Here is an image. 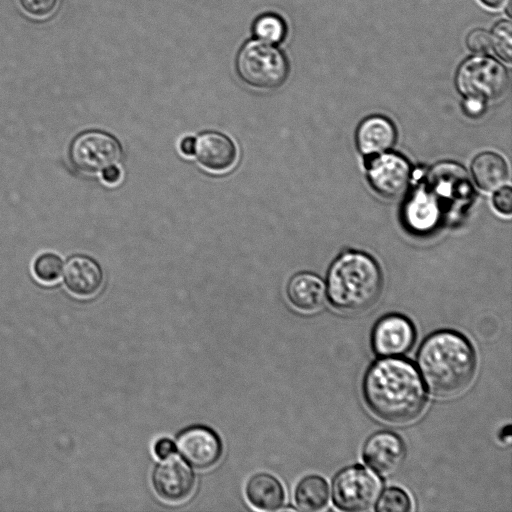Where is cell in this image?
Returning <instances> with one entry per match:
<instances>
[{
    "label": "cell",
    "mask_w": 512,
    "mask_h": 512,
    "mask_svg": "<svg viewBox=\"0 0 512 512\" xmlns=\"http://www.w3.org/2000/svg\"><path fill=\"white\" fill-rule=\"evenodd\" d=\"M363 395L370 410L383 421L406 424L423 411L426 391L412 362L399 357H382L366 371Z\"/></svg>",
    "instance_id": "1"
},
{
    "label": "cell",
    "mask_w": 512,
    "mask_h": 512,
    "mask_svg": "<svg viewBox=\"0 0 512 512\" xmlns=\"http://www.w3.org/2000/svg\"><path fill=\"white\" fill-rule=\"evenodd\" d=\"M417 367L431 393L448 397L469 386L476 369V356L465 336L453 330H439L419 347Z\"/></svg>",
    "instance_id": "2"
},
{
    "label": "cell",
    "mask_w": 512,
    "mask_h": 512,
    "mask_svg": "<svg viewBox=\"0 0 512 512\" xmlns=\"http://www.w3.org/2000/svg\"><path fill=\"white\" fill-rule=\"evenodd\" d=\"M377 262L359 251H346L331 264L327 274V296L335 308L358 312L369 308L382 289Z\"/></svg>",
    "instance_id": "3"
},
{
    "label": "cell",
    "mask_w": 512,
    "mask_h": 512,
    "mask_svg": "<svg viewBox=\"0 0 512 512\" xmlns=\"http://www.w3.org/2000/svg\"><path fill=\"white\" fill-rule=\"evenodd\" d=\"M236 69L247 85L272 90L281 87L289 75V63L285 55L272 44L250 41L238 53Z\"/></svg>",
    "instance_id": "4"
},
{
    "label": "cell",
    "mask_w": 512,
    "mask_h": 512,
    "mask_svg": "<svg viewBox=\"0 0 512 512\" xmlns=\"http://www.w3.org/2000/svg\"><path fill=\"white\" fill-rule=\"evenodd\" d=\"M455 84L464 97L484 102L502 97L509 86V74L505 67L489 56H474L459 66Z\"/></svg>",
    "instance_id": "5"
},
{
    "label": "cell",
    "mask_w": 512,
    "mask_h": 512,
    "mask_svg": "<svg viewBox=\"0 0 512 512\" xmlns=\"http://www.w3.org/2000/svg\"><path fill=\"white\" fill-rule=\"evenodd\" d=\"M381 481L361 465L341 470L332 482L334 505L344 511H363L371 508L381 493Z\"/></svg>",
    "instance_id": "6"
},
{
    "label": "cell",
    "mask_w": 512,
    "mask_h": 512,
    "mask_svg": "<svg viewBox=\"0 0 512 512\" xmlns=\"http://www.w3.org/2000/svg\"><path fill=\"white\" fill-rule=\"evenodd\" d=\"M69 156L78 171L95 174L120 161L122 146L119 140L108 132L88 130L73 139Z\"/></svg>",
    "instance_id": "7"
},
{
    "label": "cell",
    "mask_w": 512,
    "mask_h": 512,
    "mask_svg": "<svg viewBox=\"0 0 512 512\" xmlns=\"http://www.w3.org/2000/svg\"><path fill=\"white\" fill-rule=\"evenodd\" d=\"M368 158L367 178L372 188L388 199L401 196L411 175L408 161L399 154L385 152Z\"/></svg>",
    "instance_id": "8"
},
{
    "label": "cell",
    "mask_w": 512,
    "mask_h": 512,
    "mask_svg": "<svg viewBox=\"0 0 512 512\" xmlns=\"http://www.w3.org/2000/svg\"><path fill=\"white\" fill-rule=\"evenodd\" d=\"M176 448L184 461L197 469H206L216 464L223 451L219 435L204 425L183 429L177 436Z\"/></svg>",
    "instance_id": "9"
},
{
    "label": "cell",
    "mask_w": 512,
    "mask_h": 512,
    "mask_svg": "<svg viewBox=\"0 0 512 512\" xmlns=\"http://www.w3.org/2000/svg\"><path fill=\"white\" fill-rule=\"evenodd\" d=\"M415 337V327L407 317L389 314L375 324L371 345L380 357H399L411 349Z\"/></svg>",
    "instance_id": "10"
},
{
    "label": "cell",
    "mask_w": 512,
    "mask_h": 512,
    "mask_svg": "<svg viewBox=\"0 0 512 512\" xmlns=\"http://www.w3.org/2000/svg\"><path fill=\"white\" fill-rule=\"evenodd\" d=\"M406 447L399 435L391 431H378L364 444L363 459L376 474L394 475L403 465Z\"/></svg>",
    "instance_id": "11"
},
{
    "label": "cell",
    "mask_w": 512,
    "mask_h": 512,
    "mask_svg": "<svg viewBox=\"0 0 512 512\" xmlns=\"http://www.w3.org/2000/svg\"><path fill=\"white\" fill-rule=\"evenodd\" d=\"M151 483L163 500L180 502L192 493L195 475L185 462L176 457H168L154 466Z\"/></svg>",
    "instance_id": "12"
},
{
    "label": "cell",
    "mask_w": 512,
    "mask_h": 512,
    "mask_svg": "<svg viewBox=\"0 0 512 512\" xmlns=\"http://www.w3.org/2000/svg\"><path fill=\"white\" fill-rule=\"evenodd\" d=\"M199 164L214 172L233 167L238 151L233 140L218 131H205L195 138V152Z\"/></svg>",
    "instance_id": "13"
},
{
    "label": "cell",
    "mask_w": 512,
    "mask_h": 512,
    "mask_svg": "<svg viewBox=\"0 0 512 512\" xmlns=\"http://www.w3.org/2000/svg\"><path fill=\"white\" fill-rule=\"evenodd\" d=\"M67 289L79 297L95 295L103 284V270L91 257L76 255L68 260L64 269Z\"/></svg>",
    "instance_id": "14"
},
{
    "label": "cell",
    "mask_w": 512,
    "mask_h": 512,
    "mask_svg": "<svg viewBox=\"0 0 512 512\" xmlns=\"http://www.w3.org/2000/svg\"><path fill=\"white\" fill-rule=\"evenodd\" d=\"M355 138L358 150L369 157L392 148L396 142L397 132L388 118L373 115L359 124Z\"/></svg>",
    "instance_id": "15"
},
{
    "label": "cell",
    "mask_w": 512,
    "mask_h": 512,
    "mask_svg": "<svg viewBox=\"0 0 512 512\" xmlns=\"http://www.w3.org/2000/svg\"><path fill=\"white\" fill-rule=\"evenodd\" d=\"M286 295L295 308L311 313L323 307L326 300V287L317 275L300 272L289 279Z\"/></svg>",
    "instance_id": "16"
},
{
    "label": "cell",
    "mask_w": 512,
    "mask_h": 512,
    "mask_svg": "<svg viewBox=\"0 0 512 512\" xmlns=\"http://www.w3.org/2000/svg\"><path fill=\"white\" fill-rule=\"evenodd\" d=\"M245 495L253 507L263 511L278 510L285 501L283 485L267 472L255 473L247 480Z\"/></svg>",
    "instance_id": "17"
},
{
    "label": "cell",
    "mask_w": 512,
    "mask_h": 512,
    "mask_svg": "<svg viewBox=\"0 0 512 512\" xmlns=\"http://www.w3.org/2000/svg\"><path fill=\"white\" fill-rule=\"evenodd\" d=\"M440 205L438 197L429 187L416 190L404 208L407 225L418 232L433 228L439 220Z\"/></svg>",
    "instance_id": "18"
},
{
    "label": "cell",
    "mask_w": 512,
    "mask_h": 512,
    "mask_svg": "<svg viewBox=\"0 0 512 512\" xmlns=\"http://www.w3.org/2000/svg\"><path fill=\"white\" fill-rule=\"evenodd\" d=\"M471 171L475 183L484 191H495L502 187L508 175L505 160L493 152L477 155L471 164Z\"/></svg>",
    "instance_id": "19"
},
{
    "label": "cell",
    "mask_w": 512,
    "mask_h": 512,
    "mask_svg": "<svg viewBox=\"0 0 512 512\" xmlns=\"http://www.w3.org/2000/svg\"><path fill=\"white\" fill-rule=\"evenodd\" d=\"M330 497L327 482L318 475H309L300 480L294 491L296 506L302 511L324 509Z\"/></svg>",
    "instance_id": "20"
},
{
    "label": "cell",
    "mask_w": 512,
    "mask_h": 512,
    "mask_svg": "<svg viewBox=\"0 0 512 512\" xmlns=\"http://www.w3.org/2000/svg\"><path fill=\"white\" fill-rule=\"evenodd\" d=\"M254 35L269 44L281 43L287 34L285 21L276 14H264L257 18L253 26Z\"/></svg>",
    "instance_id": "21"
},
{
    "label": "cell",
    "mask_w": 512,
    "mask_h": 512,
    "mask_svg": "<svg viewBox=\"0 0 512 512\" xmlns=\"http://www.w3.org/2000/svg\"><path fill=\"white\" fill-rule=\"evenodd\" d=\"M491 46L496 55L511 63L512 60V26L509 20H501L496 23L490 34Z\"/></svg>",
    "instance_id": "22"
},
{
    "label": "cell",
    "mask_w": 512,
    "mask_h": 512,
    "mask_svg": "<svg viewBox=\"0 0 512 512\" xmlns=\"http://www.w3.org/2000/svg\"><path fill=\"white\" fill-rule=\"evenodd\" d=\"M375 510L379 512H408L411 500L408 494L398 487H389L379 495Z\"/></svg>",
    "instance_id": "23"
},
{
    "label": "cell",
    "mask_w": 512,
    "mask_h": 512,
    "mask_svg": "<svg viewBox=\"0 0 512 512\" xmlns=\"http://www.w3.org/2000/svg\"><path fill=\"white\" fill-rule=\"evenodd\" d=\"M64 265L59 256L53 253H44L36 258L33 264L35 277L43 283H52L59 279Z\"/></svg>",
    "instance_id": "24"
},
{
    "label": "cell",
    "mask_w": 512,
    "mask_h": 512,
    "mask_svg": "<svg viewBox=\"0 0 512 512\" xmlns=\"http://www.w3.org/2000/svg\"><path fill=\"white\" fill-rule=\"evenodd\" d=\"M22 9L31 17L43 19L56 9L57 0H19Z\"/></svg>",
    "instance_id": "25"
},
{
    "label": "cell",
    "mask_w": 512,
    "mask_h": 512,
    "mask_svg": "<svg viewBox=\"0 0 512 512\" xmlns=\"http://www.w3.org/2000/svg\"><path fill=\"white\" fill-rule=\"evenodd\" d=\"M466 44L470 51L483 54L491 46L490 33L484 29H474L466 37Z\"/></svg>",
    "instance_id": "26"
},
{
    "label": "cell",
    "mask_w": 512,
    "mask_h": 512,
    "mask_svg": "<svg viewBox=\"0 0 512 512\" xmlns=\"http://www.w3.org/2000/svg\"><path fill=\"white\" fill-rule=\"evenodd\" d=\"M492 203L494 208L502 215L509 216L512 212V191L509 186H502L495 190Z\"/></svg>",
    "instance_id": "27"
},
{
    "label": "cell",
    "mask_w": 512,
    "mask_h": 512,
    "mask_svg": "<svg viewBox=\"0 0 512 512\" xmlns=\"http://www.w3.org/2000/svg\"><path fill=\"white\" fill-rule=\"evenodd\" d=\"M176 450L175 442L167 437L158 439L153 446L154 454L161 460L173 456Z\"/></svg>",
    "instance_id": "28"
},
{
    "label": "cell",
    "mask_w": 512,
    "mask_h": 512,
    "mask_svg": "<svg viewBox=\"0 0 512 512\" xmlns=\"http://www.w3.org/2000/svg\"><path fill=\"white\" fill-rule=\"evenodd\" d=\"M485 108V102L477 99L465 97L463 101V110L469 116H479Z\"/></svg>",
    "instance_id": "29"
},
{
    "label": "cell",
    "mask_w": 512,
    "mask_h": 512,
    "mask_svg": "<svg viewBox=\"0 0 512 512\" xmlns=\"http://www.w3.org/2000/svg\"><path fill=\"white\" fill-rule=\"evenodd\" d=\"M101 174L103 181L107 184H116L121 179V170L116 165L105 168Z\"/></svg>",
    "instance_id": "30"
},
{
    "label": "cell",
    "mask_w": 512,
    "mask_h": 512,
    "mask_svg": "<svg viewBox=\"0 0 512 512\" xmlns=\"http://www.w3.org/2000/svg\"><path fill=\"white\" fill-rule=\"evenodd\" d=\"M180 151L186 155H194L195 152V138L191 136L184 137L180 142Z\"/></svg>",
    "instance_id": "31"
},
{
    "label": "cell",
    "mask_w": 512,
    "mask_h": 512,
    "mask_svg": "<svg viewBox=\"0 0 512 512\" xmlns=\"http://www.w3.org/2000/svg\"><path fill=\"white\" fill-rule=\"evenodd\" d=\"M484 6L491 9H498L502 7L506 0H479Z\"/></svg>",
    "instance_id": "32"
},
{
    "label": "cell",
    "mask_w": 512,
    "mask_h": 512,
    "mask_svg": "<svg viewBox=\"0 0 512 512\" xmlns=\"http://www.w3.org/2000/svg\"><path fill=\"white\" fill-rule=\"evenodd\" d=\"M510 425L506 426L505 429L502 430L500 438L501 440H507L510 438Z\"/></svg>",
    "instance_id": "33"
}]
</instances>
